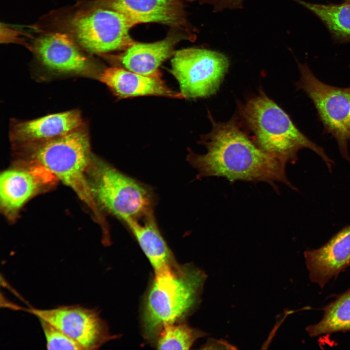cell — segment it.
Here are the masks:
<instances>
[{"mask_svg": "<svg viewBox=\"0 0 350 350\" xmlns=\"http://www.w3.org/2000/svg\"><path fill=\"white\" fill-rule=\"evenodd\" d=\"M209 118L212 129L200 140L206 153L190 151L188 155L199 177H222L231 182L262 181L273 187L280 182L296 190L286 175V166L260 149L236 117L223 122H215L210 114Z\"/></svg>", "mask_w": 350, "mask_h": 350, "instance_id": "1", "label": "cell"}, {"mask_svg": "<svg viewBox=\"0 0 350 350\" xmlns=\"http://www.w3.org/2000/svg\"><path fill=\"white\" fill-rule=\"evenodd\" d=\"M136 25L122 14L94 0H76L49 12L28 26L34 32L65 34L87 52L100 56L124 51L135 44L129 31Z\"/></svg>", "mask_w": 350, "mask_h": 350, "instance_id": "2", "label": "cell"}, {"mask_svg": "<svg viewBox=\"0 0 350 350\" xmlns=\"http://www.w3.org/2000/svg\"><path fill=\"white\" fill-rule=\"evenodd\" d=\"M205 273L193 265L178 264L155 273L142 315L144 335L155 341L166 326L180 322L199 304Z\"/></svg>", "mask_w": 350, "mask_h": 350, "instance_id": "3", "label": "cell"}, {"mask_svg": "<svg viewBox=\"0 0 350 350\" xmlns=\"http://www.w3.org/2000/svg\"><path fill=\"white\" fill-rule=\"evenodd\" d=\"M239 114L257 146L282 164L295 163L298 152L306 148L316 153L332 171L334 162L323 148L304 135L263 91L240 105Z\"/></svg>", "mask_w": 350, "mask_h": 350, "instance_id": "4", "label": "cell"}, {"mask_svg": "<svg viewBox=\"0 0 350 350\" xmlns=\"http://www.w3.org/2000/svg\"><path fill=\"white\" fill-rule=\"evenodd\" d=\"M49 171L70 187L89 208L101 224L105 222L92 193L88 171L93 158L89 136L85 125L48 141L17 149Z\"/></svg>", "mask_w": 350, "mask_h": 350, "instance_id": "5", "label": "cell"}, {"mask_svg": "<svg viewBox=\"0 0 350 350\" xmlns=\"http://www.w3.org/2000/svg\"><path fill=\"white\" fill-rule=\"evenodd\" d=\"M88 178L98 207L122 221L140 220L153 212L150 188L109 164L93 157Z\"/></svg>", "mask_w": 350, "mask_h": 350, "instance_id": "6", "label": "cell"}, {"mask_svg": "<svg viewBox=\"0 0 350 350\" xmlns=\"http://www.w3.org/2000/svg\"><path fill=\"white\" fill-rule=\"evenodd\" d=\"M300 76L295 83L314 104L324 132L335 140L342 157L350 163V87L339 88L318 79L305 63H298Z\"/></svg>", "mask_w": 350, "mask_h": 350, "instance_id": "7", "label": "cell"}, {"mask_svg": "<svg viewBox=\"0 0 350 350\" xmlns=\"http://www.w3.org/2000/svg\"><path fill=\"white\" fill-rule=\"evenodd\" d=\"M229 64L228 58L221 52L189 48L175 52L170 71L184 98H203L217 91Z\"/></svg>", "mask_w": 350, "mask_h": 350, "instance_id": "8", "label": "cell"}, {"mask_svg": "<svg viewBox=\"0 0 350 350\" xmlns=\"http://www.w3.org/2000/svg\"><path fill=\"white\" fill-rule=\"evenodd\" d=\"M30 50L44 68L57 74L98 77L105 68L65 34L34 32Z\"/></svg>", "mask_w": 350, "mask_h": 350, "instance_id": "9", "label": "cell"}, {"mask_svg": "<svg viewBox=\"0 0 350 350\" xmlns=\"http://www.w3.org/2000/svg\"><path fill=\"white\" fill-rule=\"evenodd\" d=\"M28 311L45 320L78 343L84 350H96L110 338L106 323L94 309L65 305Z\"/></svg>", "mask_w": 350, "mask_h": 350, "instance_id": "10", "label": "cell"}, {"mask_svg": "<svg viewBox=\"0 0 350 350\" xmlns=\"http://www.w3.org/2000/svg\"><path fill=\"white\" fill-rule=\"evenodd\" d=\"M98 5L118 11L136 25L144 23L165 24L194 39L188 22L183 0H94Z\"/></svg>", "mask_w": 350, "mask_h": 350, "instance_id": "11", "label": "cell"}, {"mask_svg": "<svg viewBox=\"0 0 350 350\" xmlns=\"http://www.w3.org/2000/svg\"><path fill=\"white\" fill-rule=\"evenodd\" d=\"M56 177L42 166L29 161L26 168L11 169L0 176V204L4 213L13 217L24 204Z\"/></svg>", "mask_w": 350, "mask_h": 350, "instance_id": "12", "label": "cell"}, {"mask_svg": "<svg viewBox=\"0 0 350 350\" xmlns=\"http://www.w3.org/2000/svg\"><path fill=\"white\" fill-rule=\"evenodd\" d=\"M192 39L185 33L171 32L162 40L152 43L136 42L119 55H100L114 66L141 75L161 77L159 67L173 57L176 45L184 39Z\"/></svg>", "mask_w": 350, "mask_h": 350, "instance_id": "13", "label": "cell"}, {"mask_svg": "<svg viewBox=\"0 0 350 350\" xmlns=\"http://www.w3.org/2000/svg\"><path fill=\"white\" fill-rule=\"evenodd\" d=\"M84 124L80 112L71 110L32 120L17 121L11 125L9 138L16 149L48 141L67 134Z\"/></svg>", "mask_w": 350, "mask_h": 350, "instance_id": "14", "label": "cell"}, {"mask_svg": "<svg viewBox=\"0 0 350 350\" xmlns=\"http://www.w3.org/2000/svg\"><path fill=\"white\" fill-rule=\"evenodd\" d=\"M310 280L323 288L350 264V225L320 247L304 252Z\"/></svg>", "mask_w": 350, "mask_h": 350, "instance_id": "15", "label": "cell"}, {"mask_svg": "<svg viewBox=\"0 0 350 350\" xmlns=\"http://www.w3.org/2000/svg\"><path fill=\"white\" fill-rule=\"evenodd\" d=\"M98 79L120 99L145 96L184 98L180 92L169 88L161 77L145 76L121 67L105 68Z\"/></svg>", "mask_w": 350, "mask_h": 350, "instance_id": "16", "label": "cell"}, {"mask_svg": "<svg viewBox=\"0 0 350 350\" xmlns=\"http://www.w3.org/2000/svg\"><path fill=\"white\" fill-rule=\"evenodd\" d=\"M124 222L148 259L155 273L177 264L159 229L153 212L142 219H128Z\"/></svg>", "mask_w": 350, "mask_h": 350, "instance_id": "17", "label": "cell"}, {"mask_svg": "<svg viewBox=\"0 0 350 350\" xmlns=\"http://www.w3.org/2000/svg\"><path fill=\"white\" fill-rule=\"evenodd\" d=\"M294 0L318 18L335 42H350V3L324 4Z\"/></svg>", "mask_w": 350, "mask_h": 350, "instance_id": "18", "label": "cell"}, {"mask_svg": "<svg viewBox=\"0 0 350 350\" xmlns=\"http://www.w3.org/2000/svg\"><path fill=\"white\" fill-rule=\"evenodd\" d=\"M321 320L308 326L306 331L311 337L350 330V288L323 309Z\"/></svg>", "mask_w": 350, "mask_h": 350, "instance_id": "19", "label": "cell"}, {"mask_svg": "<svg viewBox=\"0 0 350 350\" xmlns=\"http://www.w3.org/2000/svg\"><path fill=\"white\" fill-rule=\"evenodd\" d=\"M206 335L187 324L178 322L164 327L155 341L159 350H189L197 339Z\"/></svg>", "mask_w": 350, "mask_h": 350, "instance_id": "20", "label": "cell"}, {"mask_svg": "<svg viewBox=\"0 0 350 350\" xmlns=\"http://www.w3.org/2000/svg\"><path fill=\"white\" fill-rule=\"evenodd\" d=\"M46 340L48 350H84L76 342L44 320L39 319Z\"/></svg>", "mask_w": 350, "mask_h": 350, "instance_id": "21", "label": "cell"}, {"mask_svg": "<svg viewBox=\"0 0 350 350\" xmlns=\"http://www.w3.org/2000/svg\"><path fill=\"white\" fill-rule=\"evenodd\" d=\"M19 27H16L9 25L6 23H0V43H14L23 45L29 50L30 49L31 40L33 37V33L28 27L19 29Z\"/></svg>", "mask_w": 350, "mask_h": 350, "instance_id": "22", "label": "cell"}, {"mask_svg": "<svg viewBox=\"0 0 350 350\" xmlns=\"http://www.w3.org/2000/svg\"><path fill=\"white\" fill-rule=\"evenodd\" d=\"M201 4L212 5L214 12H220L226 9L241 8L244 0H197Z\"/></svg>", "mask_w": 350, "mask_h": 350, "instance_id": "23", "label": "cell"}, {"mask_svg": "<svg viewBox=\"0 0 350 350\" xmlns=\"http://www.w3.org/2000/svg\"><path fill=\"white\" fill-rule=\"evenodd\" d=\"M205 346L209 347L207 349H214L215 347H216V349H232L233 347L232 346L227 343L225 341H218L214 339H210L207 344H206Z\"/></svg>", "mask_w": 350, "mask_h": 350, "instance_id": "24", "label": "cell"}, {"mask_svg": "<svg viewBox=\"0 0 350 350\" xmlns=\"http://www.w3.org/2000/svg\"><path fill=\"white\" fill-rule=\"evenodd\" d=\"M344 2L350 3V0H344Z\"/></svg>", "mask_w": 350, "mask_h": 350, "instance_id": "25", "label": "cell"}, {"mask_svg": "<svg viewBox=\"0 0 350 350\" xmlns=\"http://www.w3.org/2000/svg\"><path fill=\"white\" fill-rule=\"evenodd\" d=\"M349 68H350V66Z\"/></svg>", "mask_w": 350, "mask_h": 350, "instance_id": "26", "label": "cell"}]
</instances>
